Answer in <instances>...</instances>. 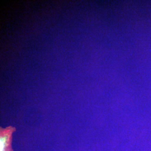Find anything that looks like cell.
<instances>
[{
  "label": "cell",
  "mask_w": 151,
  "mask_h": 151,
  "mask_svg": "<svg viewBox=\"0 0 151 151\" xmlns=\"http://www.w3.org/2000/svg\"><path fill=\"white\" fill-rule=\"evenodd\" d=\"M16 131L15 127L12 126L5 129L0 127V151H13L11 144L13 133Z\"/></svg>",
  "instance_id": "1"
}]
</instances>
